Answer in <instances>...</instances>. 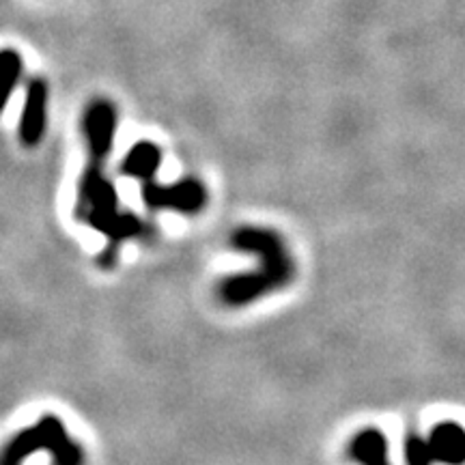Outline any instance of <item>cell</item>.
<instances>
[{"label": "cell", "instance_id": "11", "mask_svg": "<svg viewBox=\"0 0 465 465\" xmlns=\"http://www.w3.org/2000/svg\"><path fill=\"white\" fill-rule=\"evenodd\" d=\"M405 461L411 465H429L435 461L429 438L422 440L420 435H410L405 441Z\"/></svg>", "mask_w": 465, "mask_h": 465}, {"label": "cell", "instance_id": "2", "mask_svg": "<svg viewBox=\"0 0 465 465\" xmlns=\"http://www.w3.org/2000/svg\"><path fill=\"white\" fill-rule=\"evenodd\" d=\"M75 213L84 224L100 231L102 235L116 243L127 240V237L141 235L144 229V224L134 213L119 212V196L106 177L104 162L89 160V164H86L78 185Z\"/></svg>", "mask_w": 465, "mask_h": 465}, {"label": "cell", "instance_id": "5", "mask_svg": "<svg viewBox=\"0 0 465 465\" xmlns=\"http://www.w3.org/2000/svg\"><path fill=\"white\" fill-rule=\"evenodd\" d=\"M116 110L108 100H93L83 114V136L86 155L93 162L106 164L114 144Z\"/></svg>", "mask_w": 465, "mask_h": 465}, {"label": "cell", "instance_id": "9", "mask_svg": "<svg viewBox=\"0 0 465 465\" xmlns=\"http://www.w3.org/2000/svg\"><path fill=\"white\" fill-rule=\"evenodd\" d=\"M349 457L358 463L380 465L388 461V440L377 429H364L349 444Z\"/></svg>", "mask_w": 465, "mask_h": 465}, {"label": "cell", "instance_id": "3", "mask_svg": "<svg viewBox=\"0 0 465 465\" xmlns=\"http://www.w3.org/2000/svg\"><path fill=\"white\" fill-rule=\"evenodd\" d=\"M37 450H48L58 465L83 463V450L69 438L63 422L56 416H44L33 427L25 429L5 446L3 463L17 465Z\"/></svg>", "mask_w": 465, "mask_h": 465}, {"label": "cell", "instance_id": "8", "mask_svg": "<svg viewBox=\"0 0 465 465\" xmlns=\"http://www.w3.org/2000/svg\"><path fill=\"white\" fill-rule=\"evenodd\" d=\"M162 166V149L151 141L136 143L125 153L124 162H121V173L125 177L143 179V182H151L155 173Z\"/></svg>", "mask_w": 465, "mask_h": 465}, {"label": "cell", "instance_id": "1", "mask_svg": "<svg viewBox=\"0 0 465 465\" xmlns=\"http://www.w3.org/2000/svg\"><path fill=\"white\" fill-rule=\"evenodd\" d=\"M231 248L254 254L259 259V267L246 274H232L220 282L218 298L224 306H248L270 291L287 287L293 281V259L278 232L259 226H242L231 235Z\"/></svg>", "mask_w": 465, "mask_h": 465}, {"label": "cell", "instance_id": "6", "mask_svg": "<svg viewBox=\"0 0 465 465\" xmlns=\"http://www.w3.org/2000/svg\"><path fill=\"white\" fill-rule=\"evenodd\" d=\"M45 119H48V84L42 78H33L26 86L25 106H22L20 124H17V138L25 147L33 149L42 143Z\"/></svg>", "mask_w": 465, "mask_h": 465}, {"label": "cell", "instance_id": "4", "mask_svg": "<svg viewBox=\"0 0 465 465\" xmlns=\"http://www.w3.org/2000/svg\"><path fill=\"white\" fill-rule=\"evenodd\" d=\"M207 199L205 185L199 179H182L177 183H158L151 179L143 185V201L151 209H166V212L192 216L203 212Z\"/></svg>", "mask_w": 465, "mask_h": 465}, {"label": "cell", "instance_id": "7", "mask_svg": "<svg viewBox=\"0 0 465 465\" xmlns=\"http://www.w3.org/2000/svg\"><path fill=\"white\" fill-rule=\"evenodd\" d=\"M435 461L463 463L465 461V429L457 422H441L429 435Z\"/></svg>", "mask_w": 465, "mask_h": 465}, {"label": "cell", "instance_id": "12", "mask_svg": "<svg viewBox=\"0 0 465 465\" xmlns=\"http://www.w3.org/2000/svg\"><path fill=\"white\" fill-rule=\"evenodd\" d=\"M114 257H116V242H110V246L106 252L100 254V265L102 267H113L114 265Z\"/></svg>", "mask_w": 465, "mask_h": 465}, {"label": "cell", "instance_id": "10", "mask_svg": "<svg viewBox=\"0 0 465 465\" xmlns=\"http://www.w3.org/2000/svg\"><path fill=\"white\" fill-rule=\"evenodd\" d=\"M22 72H25V61L22 54L14 48H5L0 52V108L9 104L11 93L20 84Z\"/></svg>", "mask_w": 465, "mask_h": 465}]
</instances>
